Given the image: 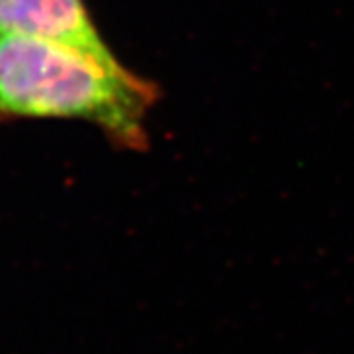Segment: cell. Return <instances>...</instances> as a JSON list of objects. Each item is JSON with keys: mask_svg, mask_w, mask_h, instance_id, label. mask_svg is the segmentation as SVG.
Returning <instances> with one entry per match:
<instances>
[{"mask_svg": "<svg viewBox=\"0 0 354 354\" xmlns=\"http://www.w3.org/2000/svg\"><path fill=\"white\" fill-rule=\"evenodd\" d=\"M0 35L40 38L84 53L109 69H127L100 33L85 0H0Z\"/></svg>", "mask_w": 354, "mask_h": 354, "instance_id": "obj_2", "label": "cell"}, {"mask_svg": "<svg viewBox=\"0 0 354 354\" xmlns=\"http://www.w3.org/2000/svg\"><path fill=\"white\" fill-rule=\"evenodd\" d=\"M158 98V87L131 69H109L40 38L0 35V123L78 120L122 149L141 150Z\"/></svg>", "mask_w": 354, "mask_h": 354, "instance_id": "obj_1", "label": "cell"}]
</instances>
